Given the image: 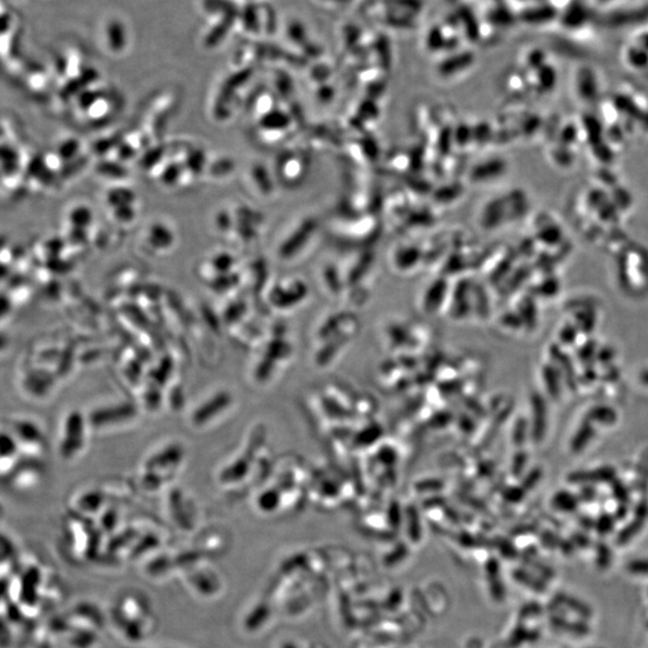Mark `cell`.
Instances as JSON below:
<instances>
[{"mask_svg":"<svg viewBox=\"0 0 648 648\" xmlns=\"http://www.w3.org/2000/svg\"><path fill=\"white\" fill-rule=\"evenodd\" d=\"M12 436L17 442L19 454L27 459L36 460L46 449L43 431L29 419H17L12 423Z\"/></svg>","mask_w":648,"mask_h":648,"instance_id":"obj_1","label":"cell"},{"mask_svg":"<svg viewBox=\"0 0 648 648\" xmlns=\"http://www.w3.org/2000/svg\"><path fill=\"white\" fill-rule=\"evenodd\" d=\"M43 479V468L34 459L22 457L15 471L9 477L10 483L18 490H29Z\"/></svg>","mask_w":648,"mask_h":648,"instance_id":"obj_2","label":"cell"},{"mask_svg":"<svg viewBox=\"0 0 648 648\" xmlns=\"http://www.w3.org/2000/svg\"><path fill=\"white\" fill-rule=\"evenodd\" d=\"M64 432L62 440L59 443V452L62 457L69 459L76 454L77 450L81 448L82 437H83V423L80 415L71 413L66 418L64 424Z\"/></svg>","mask_w":648,"mask_h":648,"instance_id":"obj_3","label":"cell"},{"mask_svg":"<svg viewBox=\"0 0 648 648\" xmlns=\"http://www.w3.org/2000/svg\"><path fill=\"white\" fill-rule=\"evenodd\" d=\"M53 384L50 373L47 368L31 366L28 368L22 378V387L27 394L35 398H41L46 395L50 391L51 386Z\"/></svg>","mask_w":648,"mask_h":648,"instance_id":"obj_4","label":"cell"},{"mask_svg":"<svg viewBox=\"0 0 648 648\" xmlns=\"http://www.w3.org/2000/svg\"><path fill=\"white\" fill-rule=\"evenodd\" d=\"M616 478V471L610 466H602L595 469H585L576 471L568 477L570 483L581 484V485H592V484L612 483Z\"/></svg>","mask_w":648,"mask_h":648,"instance_id":"obj_5","label":"cell"},{"mask_svg":"<svg viewBox=\"0 0 648 648\" xmlns=\"http://www.w3.org/2000/svg\"><path fill=\"white\" fill-rule=\"evenodd\" d=\"M595 430L593 424L588 422L587 419L583 420V424L579 426V429L576 430L575 434L570 440V445H569L570 452L578 454L585 450L587 445H590V442L595 437Z\"/></svg>","mask_w":648,"mask_h":648,"instance_id":"obj_6","label":"cell"},{"mask_svg":"<svg viewBox=\"0 0 648 648\" xmlns=\"http://www.w3.org/2000/svg\"><path fill=\"white\" fill-rule=\"evenodd\" d=\"M551 357H553L555 359V363H556L557 368H562L560 370L561 373H563L564 378H565V383L569 386V387L574 388L576 387V375L575 371H574V366H573V363L567 354L561 351L557 346H553L551 349Z\"/></svg>","mask_w":648,"mask_h":648,"instance_id":"obj_7","label":"cell"},{"mask_svg":"<svg viewBox=\"0 0 648 648\" xmlns=\"http://www.w3.org/2000/svg\"><path fill=\"white\" fill-rule=\"evenodd\" d=\"M586 419L592 424L597 423L600 425L611 426L616 424L618 415L617 412L612 407L598 405V406L592 407L591 410L587 412Z\"/></svg>","mask_w":648,"mask_h":648,"instance_id":"obj_8","label":"cell"},{"mask_svg":"<svg viewBox=\"0 0 648 648\" xmlns=\"http://www.w3.org/2000/svg\"><path fill=\"white\" fill-rule=\"evenodd\" d=\"M579 502L580 499L574 494L569 491L562 490L553 495L551 504L555 509L563 511V513H574L579 506Z\"/></svg>","mask_w":648,"mask_h":648,"instance_id":"obj_9","label":"cell"},{"mask_svg":"<svg viewBox=\"0 0 648 648\" xmlns=\"http://www.w3.org/2000/svg\"><path fill=\"white\" fill-rule=\"evenodd\" d=\"M534 438L541 440L546 430V406L541 398L533 400Z\"/></svg>","mask_w":648,"mask_h":648,"instance_id":"obj_10","label":"cell"},{"mask_svg":"<svg viewBox=\"0 0 648 648\" xmlns=\"http://www.w3.org/2000/svg\"><path fill=\"white\" fill-rule=\"evenodd\" d=\"M648 18V9L644 10H635V11L620 12L616 15L609 17V24L611 26H625L628 23H635Z\"/></svg>","mask_w":648,"mask_h":648,"instance_id":"obj_11","label":"cell"},{"mask_svg":"<svg viewBox=\"0 0 648 648\" xmlns=\"http://www.w3.org/2000/svg\"><path fill=\"white\" fill-rule=\"evenodd\" d=\"M543 376L545 378V386L548 394L553 396V399H558L561 395V381L558 370L553 368L551 365L545 366L543 370Z\"/></svg>","mask_w":648,"mask_h":648,"instance_id":"obj_12","label":"cell"},{"mask_svg":"<svg viewBox=\"0 0 648 648\" xmlns=\"http://www.w3.org/2000/svg\"><path fill=\"white\" fill-rule=\"evenodd\" d=\"M625 573L632 579H648V558H634L627 561Z\"/></svg>","mask_w":648,"mask_h":648,"instance_id":"obj_13","label":"cell"},{"mask_svg":"<svg viewBox=\"0 0 648 648\" xmlns=\"http://www.w3.org/2000/svg\"><path fill=\"white\" fill-rule=\"evenodd\" d=\"M587 17H588V12L586 9L583 8V5L574 4L565 12L563 18L564 24L570 28L580 27L586 22Z\"/></svg>","mask_w":648,"mask_h":648,"instance_id":"obj_14","label":"cell"},{"mask_svg":"<svg viewBox=\"0 0 648 648\" xmlns=\"http://www.w3.org/2000/svg\"><path fill=\"white\" fill-rule=\"evenodd\" d=\"M644 521H646V519L639 518V516L634 515L633 521L630 522V525L625 526V529H622L621 533H618L617 539H616L617 544H628V541L635 538L637 533H640L641 529L644 527Z\"/></svg>","mask_w":648,"mask_h":648,"instance_id":"obj_15","label":"cell"},{"mask_svg":"<svg viewBox=\"0 0 648 648\" xmlns=\"http://www.w3.org/2000/svg\"><path fill=\"white\" fill-rule=\"evenodd\" d=\"M19 454L17 442L12 434L0 431V459Z\"/></svg>","mask_w":648,"mask_h":648,"instance_id":"obj_16","label":"cell"},{"mask_svg":"<svg viewBox=\"0 0 648 648\" xmlns=\"http://www.w3.org/2000/svg\"><path fill=\"white\" fill-rule=\"evenodd\" d=\"M597 345L595 341H587L583 345H580L579 349L576 351V357L583 363H588L591 359L597 357Z\"/></svg>","mask_w":648,"mask_h":648,"instance_id":"obj_17","label":"cell"},{"mask_svg":"<svg viewBox=\"0 0 648 648\" xmlns=\"http://www.w3.org/2000/svg\"><path fill=\"white\" fill-rule=\"evenodd\" d=\"M615 520L611 515H602L595 522V529L600 536H606L614 529Z\"/></svg>","mask_w":648,"mask_h":648,"instance_id":"obj_18","label":"cell"},{"mask_svg":"<svg viewBox=\"0 0 648 648\" xmlns=\"http://www.w3.org/2000/svg\"><path fill=\"white\" fill-rule=\"evenodd\" d=\"M612 494H614L615 497L617 499L618 502L623 503V504H628L630 499V490L628 487H625V484L621 483V482H612Z\"/></svg>","mask_w":648,"mask_h":648,"instance_id":"obj_19","label":"cell"},{"mask_svg":"<svg viewBox=\"0 0 648 648\" xmlns=\"http://www.w3.org/2000/svg\"><path fill=\"white\" fill-rule=\"evenodd\" d=\"M595 563L600 568L607 567L611 563V553L605 545H600L595 551Z\"/></svg>","mask_w":648,"mask_h":648,"instance_id":"obj_20","label":"cell"},{"mask_svg":"<svg viewBox=\"0 0 648 648\" xmlns=\"http://www.w3.org/2000/svg\"><path fill=\"white\" fill-rule=\"evenodd\" d=\"M578 338V331L575 326H567L561 330L560 339L561 342L564 345H573Z\"/></svg>","mask_w":648,"mask_h":648,"instance_id":"obj_21","label":"cell"},{"mask_svg":"<svg viewBox=\"0 0 648 648\" xmlns=\"http://www.w3.org/2000/svg\"><path fill=\"white\" fill-rule=\"evenodd\" d=\"M630 57L633 64L639 66L644 65L648 60L647 53L641 50H630Z\"/></svg>","mask_w":648,"mask_h":648,"instance_id":"obj_22","label":"cell"},{"mask_svg":"<svg viewBox=\"0 0 648 648\" xmlns=\"http://www.w3.org/2000/svg\"><path fill=\"white\" fill-rule=\"evenodd\" d=\"M597 496V491H595V487L592 485H583V489L580 491V499L583 501H586V502H590V501H593Z\"/></svg>","mask_w":648,"mask_h":648,"instance_id":"obj_23","label":"cell"},{"mask_svg":"<svg viewBox=\"0 0 648 648\" xmlns=\"http://www.w3.org/2000/svg\"><path fill=\"white\" fill-rule=\"evenodd\" d=\"M11 310V300L8 297L0 294V319H5Z\"/></svg>","mask_w":648,"mask_h":648,"instance_id":"obj_24","label":"cell"},{"mask_svg":"<svg viewBox=\"0 0 648 648\" xmlns=\"http://www.w3.org/2000/svg\"><path fill=\"white\" fill-rule=\"evenodd\" d=\"M615 357V351L610 347H602L599 352H597V358L602 363H610Z\"/></svg>","mask_w":648,"mask_h":648,"instance_id":"obj_25","label":"cell"},{"mask_svg":"<svg viewBox=\"0 0 648 648\" xmlns=\"http://www.w3.org/2000/svg\"><path fill=\"white\" fill-rule=\"evenodd\" d=\"M595 377H597V373H595L593 368H586V370H583V373H581V380H583L585 383H592V382L595 380Z\"/></svg>","mask_w":648,"mask_h":648,"instance_id":"obj_26","label":"cell"},{"mask_svg":"<svg viewBox=\"0 0 648 648\" xmlns=\"http://www.w3.org/2000/svg\"><path fill=\"white\" fill-rule=\"evenodd\" d=\"M10 345V340L4 334H0V353L5 352Z\"/></svg>","mask_w":648,"mask_h":648,"instance_id":"obj_27","label":"cell"},{"mask_svg":"<svg viewBox=\"0 0 648 648\" xmlns=\"http://www.w3.org/2000/svg\"><path fill=\"white\" fill-rule=\"evenodd\" d=\"M640 381L642 383L648 386V370L647 371L641 372L640 373Z\"/></svg>","mask_w":648,"mask_h":648,"instance_id":"obj_28","label":"cell"},{"mask_svg":"<svg viewBox=\"0 0 648 648\" xmlns=\"http://www.w3.org/2000/svg\"><path fill=\"white\" fill-rule=\"evenodd\" d=\"M1 516H3V508L0 506V519H1Z\"/></svg>","mask_w":648,"mask_h":648,"instance_id":"obj_29","label":"cell"},{"mask_svg":"<svg viewBox=\"0 0 648 648\" xmlns=\"http://www.w3.org/2000/svg\"><path fill=\"white\" fill-rule=\"evenodd\" d=\"M646 599H647V602H648V588H647V591H646Z\"/></svg>","mask_w":648,"mask_h":648,"instance_id":"obj_30","label":"cell"}]
</instances>
